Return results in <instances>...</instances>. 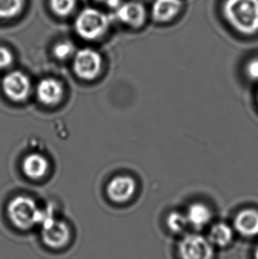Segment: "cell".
<instances>
[{
  "mask_svg": "<svg viewBox=\"0 0 258 259\" xmlns=\"http://www.w3.org/2000/svg\"><path fill=\"white\" fill-rule=\"evenodd\" d=\"M41 228L42 242L47 248L60 250L68 245L71 233L66 222L58 221L50 214L41 223Z\"/></svg>",
  "mask_w": 258,
  "mask_h": 259,
  "instance_id": "cell-4",
  "label": "cell"
},
{
  "mask_svg": "<svg viewBox=\"0 0 258 259\" xmlns=\"http://www.w3.org/2000/svg\"><path fill=\"white\" fill-rule=\"evenodd\" d=\"M179 254L182 259H212L214 250L209 239L202 235H186L179 244Z\"/></svg>",
  "mask_w": 258,
  "mask_h": 259,
  "instance_id": "cell-5",
  "label": "cell"
},
{
  "mask_svg": "<svg viewBox=\"0 0 258 259\" xmlns=\"http://www.w3.org/2000/svg\"><path fill=\"white\" fill-rule=\"evenodd\" d=\"M115 16L119 22L132 28H141L146 23L149 13L139 1H124L115 9Z\"/></svg>",
  "mask_w": 258,
  "mask_h": 259,
  "instance_id": "cell-6",
  "label": "cell"
},
{
  "mask_svg": "<svg viewBox=\"0 0 258 259\" xmlns=\"http://www.w3.org/2000/svg\"><path fill=\"white\" fill-rule=\"evenodd\" d=\"M96 1L112 9H116L124 2V0H96Z\"/></svg>",
  "mask_w": 258,
  "mask_h": 259,
  "instance_id": "cell-22",
  "label": "cell"
},
{
  "mask_svg": "<svg viewBox=\"0 0 258 259\" xmlns=\"http://www.w3.org/2000/svg\"><path fill=\"white\" fill-rule=\"evenodd\" d=\"M50 7L58 16L66 17L75 9L76 0H50Z\"/></svg>",
  "mask_w": 258,
  "mask_h": 259,
  "instance_id": "cell-17",
  "label": "cell"
},
{
  "mask_svg": "<svg viewBox=\"0 0 258 259\" xmlns=\"http://www.w3.org/2000/svg\"><path fill=\"white\" fill-rule=\"evenodd\" d=\"M234 237V232L230 226L226 223H218L213 226L209 234V241L212 245L226 247Z\"/></svg>",
  "mask_w": 258,
  "mask_h": 259,
  "instance_id": "cell-15",
  "label": "cell"
},
{
  "mask_svg": "<svg viewBox=\"0 0 258 259\" xmlns=\"http://www.w3.org/2000/svg\"><path fill=\"white\" fill-rule=\"evenodd\" d=\"M255 259H258V247L256 248V249H255Z\"/></svg>",
  "mask_w": 258,
  "mask_h": 259,
  "instance_id": "cell-23",
  "label": "cell"
},
{
  "mask_svg": "<svg viewBox=\"0 0 258 259\" xmlns=\"http://www.w3.org/2000/svg\"><path fill=\"white\" fill-rule=\"evenodd\" d=\"M186 217L188 219L189 224L195 228H202L209 223L212 214L209 207L201 203H195L191 204L188 209Z\"/></svg>",
  "mask_w": 258,
  "mask_h": 259,
  "instance_id": "cell-13",
  "label": "cell"
},
{
  "mask_svg": "<svg viewBox=\"0 0 258 259\" xmlns=\"http://www.w3.org/2000/svg\"><path fill=\"white\" fill-rule=\"evenodd\" d=\"M235 230L245 237H255L258 235V210L244 209L238 212L234 218Z\"/></svg>",
  "mask_w": 258,
  "mask_h": 259,
  "instance_id": "cell-11",
  "label": "cell"
},
{
  "mask_svg": "<svg viewBox=\"0 0 258 259\" xmlns=\"http://www.w3.org/2000/svg\"><path fill=\"white\" fill-rule=\"evenodd\" d=\"M222 14L227 24L241 35L258 33V0H225Z\"/></svg>",
  "mask_w": 258,
  "mask_h": 259,
  "instance_id": "cell-1",
  "label": "cell"
},
{
  "mask_svg": "<svg viewBox=\"0 0 258 259\" xmlns=\"http://www.w3.org/2000/svg\"><path fill=\"white\" fill-rule=\"evenodd\" d=\"M39 100L46 105H53L59 103L63 93V89L59 81L53 79L42 80L37 87Z\"/></svg>",
  "mask_w": 258,
  "mask_h": 259,
  "instance_id": "cell-12",
  "label": "cell"
},
{
  "mask_svg": "<svg viewBox=\"0 0 258 259\" xmlns=\"http://www.w3.org/2000/svg\"><path fill=\"white\" fill-rule=\"evenodd\" d=\"M3 89L8 98L14 101H21L28 96L30 81L21 72H13L4 78Z\"/></svg>",
  "mask_w": 258,
  "mask_h": 259,
  "instance_id": "cell-9",
  "label": "cell"
},
{
  "mask_svg": "<svg viewBox=\"0 0 258 259\" xmlns=\"http://www.w3.org/2000/svg\"><path fill=\"white\" fill-rule=\"evenodd\" d=\"M136 189V184L134 179L129 176H119L109 183L107 193L112 201L124 203L134 196Z\"/></svg>",
  "mask_w": 258,
  "mask_h": 259,
  "instance_id": "cell-10",
  "label": "cell"
},
{
  "mask_svg": "<svg viewBox=\"0 0 258 259\" xmlns=\"http://www.w3.org/2000/svg\"><path fill=\"white\" fill-rule=\"evenodd\" d=\"M73 67L79 77L85 80H92L101 70V56L96 51L90 48L80 50L75 55Z\"/></svg>",
  "mask_w": 258,
  "mask_h": 259,
  "instance_id": "cell-7",
  "label": "cell"
},
{
  "mask_svg": "<svg viewBox=\"0 0 258 259\" xmlns=\"http://www.w3.org/2000/svg\"><path fill=\"white\" fill-rule=\"evenodd\" d=\"M111 19L108 14L96 8H85L75 20L77 34L85 40L100 38L108 31Z\"/></svg>",
  "mask_w": 258,
  "mask_h": 259,
  "instance_id": "cell-2",
  "label": "cell"
},
{
  "mask_svg": "<svg viewBox=\"0 0 258 259\" xmlns=\"http://www.w3.org/2000/svg\"><path fill=\"white\" fill-rule=\"evenodd\" d=\"M13 62V54L9 50L0 46V69L9 67Z\"/></svg>",
  "mask_w": 258,
  "mask_h": 259,
  "instance_id": "cell-21",
  "label": "cell"
},
{
  "mask_svg": "<svg viewBox=\"0 0 258 259\" xmlns=\"http://www.w3.org/2000/svg\"><path fill=\"white\" fill-rule=\"evenodd\" d=\"M24 0H0V19H11L21 14Z\"/></svg>",
  "mask_w": 258,
  "mask_h": 259,
  "instance_id": "cell-16",
  "label": "cell"
},
{
  "mask_svg": "<svg viewBox=\"0 0 258 259\" xmlns=\"http://www.w3.org/2000/svg\"><path fill=\"white\" fill-rule=\"evenodd\" d=\"M48 169V162L42 156L31 154L25 158L23 170L25 175L31 179L42 178Z\"/></svg>",
  "mask_w": 258,
  "mask_h": 259,
  "instance_id": "cell-14",
  "label": "cell"
},
{
  "mask_svg": "<svg viewBox=\"0 0 258 259\" xmlns=\"http://www.w3.org/2000/svg\"><path fill=\"white\" fill-rule=\"evenodd\" d=\"M245 73L252 81H258V58L248 60L245 67Z\"/></svg>",
  "mask_w": 258,
  "mask_h": 259,
  "instance_id": "cell-20",
  "label": "cell"
},
{
  "mask_svg": "<svg viewBox=\"0 0 258 259\" xmlns=\"http://www.w3.org/2000/svg\"><path fill=\"white\" fill-rule=\"evenodd\" d=\"M75 52V47L73 42L65 41L58 44L54 48V55L60 60H66L73 55Z\"/></svg>",
  "mask_w": 258,
  "mask_h": 259,
  "instance_id": "cell-19",
  "label": "cell"
},
{
  "mask_svg": "<svg viewBox=\"0 0 258 259\" xmlns=\"http://www.w3.org/2000/svg\"><path fill=\"white\" fill-rule=\"evenodd\" d=\"M40 210L35 202L26 196H17L8 205V216L16 228L28 230L39 224Z\"/></svg>",
  "mask_w": 258,
  "mask_h": 259,
  "instance_id": "cell-3",
  "label": "cell"
},
{
  "mask_svg": "<svg viewBox=\"0 0 258 259\" xmlns=\"http://www.w3.org/2000/svg\"><path fill=\"white\" fill-rule=\"evenodd\" d=\"M184 7L183 0H153L150 16L157 24H168L182 14Z\"/></svg>",
  "mask_w": 258,
  "mask_h": 259,
  "instance_id": "cell-8",
  "label": "cell"
},
{
  "mask_svg": "<svg viewBox=\"0 0 258 259\" xmlns=\"http://www.w3.org/2000/svg\"><path fill=\"white\" fill-rule=\"evenodd\" d=\"M256 99H257V104H258V92H257V97H256Z\"/></svg>",
  "mask_w": 258,
  "mask_h": 259,
  "instance_id": "cell-24",
  "label": "cell"
},
{
  "mask_svg": "<svg viewBox=\"0 0 258 259\" xmlns=\"http://www.w3.org/2000/svg\"><path fill=\"white\" fill-rule=\"evenodd\" d=\"M166 223H167L168 228L171 232L179 234L184 231L186 227L189 224V221L186 215H183L177 211H174L168 215Z\"/></svg>",
  "mask_w": 258,
  "mask_h": 259,
  "instance_id": "cell-18",
  "label": "cell"
}]
</instances>
